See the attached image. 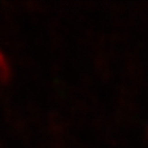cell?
<instances>
[{
	"label": "cell",
	"instance_id": "6da1fadb",
	"mask_svg": "<svg viewBox=\"0 0 148 148\" xmlns=\"http://www.w3.org/2000/svg\"><path fill=\"white\" fill-rule=\"evenodd\" d=\"M146 138H147V140H148V127H147V130H146Z\"/></svg>",
	"mask_w": 148,
	"mask_h": 148
}]
</instances>
